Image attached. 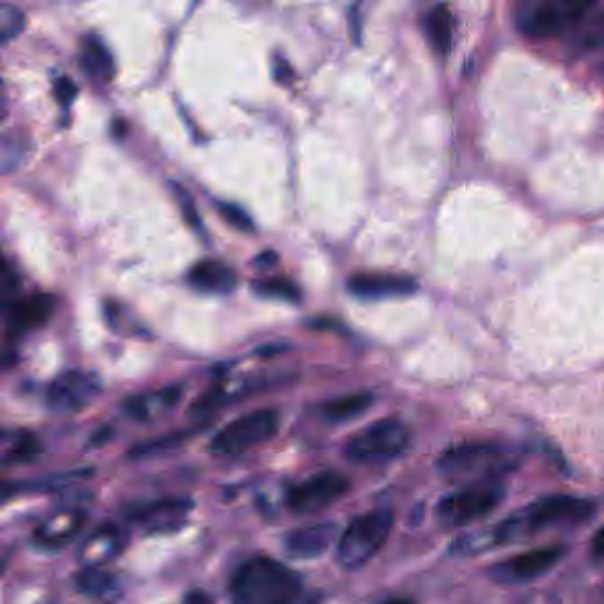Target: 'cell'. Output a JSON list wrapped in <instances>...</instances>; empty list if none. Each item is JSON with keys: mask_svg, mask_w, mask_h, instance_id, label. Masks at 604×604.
<instances>
[{"mask_svg": "<svg viewBox=\"0 0 604 604\" xmlns=\"http://www.w3.org/2000/svg\"><path fill=\"white\" fill-rule=\"evenodd\" d=\"M594 502L582 496L549 495L531 502L522 509L505 517L504 522L489 531L475 532L457 537L450 544L453 557H472L487 549L501 548L507 544L523 543L541 532L558 526H576L591 522L596 516Z\"/></svg>", "mask_w": 604, "mask_h": 604, "instance_id": "1", "label": "cell"}, {"mask_svg": "<svg viewBox=\"0 0 604 604\" xmlns=\"http://www.w3.org/2000/svg\"><path fill=\"white\" fill-rule=\"evenodd\" d=\"M229 596L232 604H301L304 580L275 558H248L232 574Z\"/></svg>", "mask_w": 604, "mask_h": 604, "instance_id": "2", "label": "cell"}, {"mask_svg": "<svg viewBox=\"0 0 604 604\" xmlns=\"http://www.w3.org/2000/svg\"><path fill=\"white\" fill-rule=\"evenodd\" d=\"M522 454L511 445L498 442H465L439 454V474L450 481L481 484L501 481L519 466Z\"/></svg>", "mask_w": 604, "mask_h": 604, "instance_id": "3", "label": "cell"}, {"mask_svg": "<svg viewBox=\"0 0 604 604\" xmlns=\"http://www.w3.org/2000/svg\"><path fill=\"white\" fill-rule=\"evenodd\" d=\"M394 519V511L388 507H379L351 519L337 544L340 567L357 571L373 561L390 537Z\"/></svg>", "mask_w": 604, "mask_h": 604, "instance_id": "4", "label": "cell"}, {"mask_svg": "<svg viewBox=\"0 0 604 604\" xmlns=\"http://www.w3.org/2000/svg\"><path fill=\"white\" fill-rule=\"evenodd\" d=\"M592 2L541 0L525 2L516 11L517 29L531 40H549L571 31L592 13Z\"/></svg>", "mask_w": 604, "mask_h": 604, "instance_id": "5", "label": "cell"}, {"mask_svg": "<svg viewBox=\"0 0 604 604\" xmlns=\"http://www.w3.org/2000/svg\"><path fill=\"white\" fill-rule=\"evenodd\" d=\"M412 444V430L396 418L374 422L351 436L344 454L355 463H387L403 456Z\"/></svg>", "mask_w": 604, "mask_h": 604, "instance_id": "6", "label": "cell"}, {"mask_svg": "<svg viewBox=\"0 0 604 604\" xmlns=\"http://www.w3.org/2000/svg\"><path fill=\"white\" fill-rule=\"evenodd\" d=\"M280 429L277 409H257L229 422L209 444L215 456H239L274 439Z\"/></svg>", "mask_w": 604, "mask_h": 604, "instance_id": "7", "label": "cell"}, {"mask_svg": "<svg viewBox=\"0 0 604 604\" xmlns=\"http://www.w3.org/2000/svg\"><path fill=\"white\" fill-rule=\"evenodd\" d=\"M507 489L502 481L472 484L444 496L436 505V517L444 528H462L492 514L505 501Z\"/></svg>", "mask_w": 604, "mask_h": 604, "instance_id": "8", "label": "cell"}, {"mask_svg": "<svg viewBox=\"0 0 604 604\" xmlns=\"http://www.w3.org/2000/svg\"><path fill=\"white\" fill-rule=\"evenodd\" d=\"M349 487L351 483L346 475L334 469L319 472L287 492V509L300 516L321 513L335 502L340 501L349 492Z\"/></svg>", "mask_w": 604, "mask_h": 604, "instance_id": "9", "label": "cell"}, {"mask_svg": "<svg viewBox=\"0 0 604 604\" xmlns=\"http://www.w3.org/2000/svg\"><path fill=\"white\" fill-rule=\"evenodd\" d=\"M564 557V546L532 549V552L519 553L516 557L496 562L487 570V576L504 587L525 585V583L543 578L544 574L561 564Z\"/></svg>", "mask_w": 604, "mask_h": 604, "instance_id": "10", "label": "cell"}, {"mask_svg": "<svg viewBox=\"0 0 604 604\" xmlns=\"http://www.w3.org/2000/svg\"><path fill=\"white\" fill-rule=\"evenodd\" d=\"M100 392L101 382L96 374L68 370L48 385L47 406L53 414H79L91 405Z\"/></svg>", "mask_w": 604, "mask_h": 604, "instance_id": "11", "label": "cell"}, {"mask_svg": "<svg viewBox=\"0 0 604 604\" xmlns=\"http://www.w3.org/2000/svg\"><path fill=\"white\" fill-rule=\"evenodd\" d=\"M191 509H194V502L170 496V498L128 505L125 517L128 522L143 526L149 532H170L179 531L185 525V519Z\"/></svg>", "mask_w": 604, "mask_h": 604, "instance_id": "12", "label": "cell"}, {"mask_svg": "<svg viewBox=\"0 0 604 604\" xmlns=\"http://www.w3.org/2000/svg\"><path fill=\"white\" fill-rule=\"evenodd\" d=\"M88 523V514L77 507H66L44 517L32 534V544L41 552L66 548Z\"/></svg>", "mask_w": 604, "mask_h": 604, "instance_id": "13", "label": "cell"}, {"mask_svg": "<svg viewBox=\"0 0 604 604\" xmlns=\"http://www.w3.org/2000/svg\"><path fill=\"white\" fill-rule=\"evenodd\" d=\"M130 543V534L118 525H103L80 543L79 557L83 567L100 570L101 565L116 561Z\"/></svg>", "mask_w": 604, "mask_h": 604, "instance_id": "14", "label": "cell"}, {"mask_svg": "<svg viewBox=\"0 0 604 604\" xmlns=\"http://www.w3.org/2000/svg\"><path fill=\"white\" fill-rule=\"evenodd\" d=\"M348 291L360 300H385L414 295L417 283L409 277L392 274H357L348 279Z\"/></svg>", "mask_w": 604, "mask_h": 604, "instance_id": "15", "label": "cell"}, {"mask_svg": "<svg viewBox=\"0 0 604 604\" xmlns=\"http://www.w3.org/2000/svg\"><path fill=\"white\" fill-rule=\"evenodd\" d=\"M181 396H184L181 387H167L161 390L137 394L122 403V412L131 420L149 424V422H157L169 415L178 406Z\"/></svg>", "mask_w": 604, "mask_h": 604, "instance_id": "16", "label": "cell"}, {"mask_svg": "<svg viewBox=\"0 0 604 604\" xmlns=\"http://www.w3.org/2000/svg\"><path fill=\"white\" fill-rule=\"evenodd\" d=\"M337 535L335 523H318V525L304 526L293 531L284 539L287 555L298 561H313L319 558L330 549Z\"/></svg>", "mask_w": 604, "mask_h": 604, "instance_id": "17", "label": "cell"}, {"mask_svg": "<svg viewBox=\"0 0 604 604\" xmlns=\"http://www.w3.org/2000/svg\"><path fill=\"white\" fill-rule=\"evenodd\" d=\"M4 309L8 313L9 337H20L48 321L53 313V300L52 296L34 295L31 298L9 301Z\"/></svg>", "mask_w": 604, "mask_h": 604, "instance_id": "18", "label": "cell"}, {"mask_svg": "<svg viewBox=\"0 0 604 604\" xmlns=\"http://www.w3.org/2000/svg\"><path fill=\"white\" fill-rule=\"evenodd\" d=\"M188 284L206 295H229L238 287V275L232 268L218 261H200L191 266Z\"/></svg>", "mask_w": 604, "mask_h": 604, "instance_id": "19", "label": "cell"}, {"mask_svg": "<svg viewBox=\"0 0 604 604\" xmlns=\"http://www.w3.org/2000/svg\"><path fill=\"white\" fill-rule=\"evenodd\" d=\"M422 27H424V34H426L430 48L438 56H448L453 50L454 32H456V22H454L450 8L439 4L429 9L422 20Z\"/></svg>", "mask_w": 604, "mask_h": 604, "instance_id": "20", "label": "cell"}, {"mask_svg": "<svg viewBox=\"0 0 604 604\" xmlns=\"http://www.w3.org/2000/svg\"><path fill=\"white\" fill-rule=\"evenodd\" d=\"M80 65L92 79L103 80V82L112 79V53L98 36L89 34L83 38L82 48H80Z\"/></svg>", "mask_w": 604, "mask_h": 604, "instance_id": "21", "label": "cell"}, {"mask_svg": "<svg viewBox=\"0 0 604 604\" xmlns=\"http://www.w3.org/2000/svg\"><path fill=\"white\" fill-rule=\"evenodd\" d=\"M374 396L370 392H355L348 396L328 400L321 406V417L330 424H344L366 414L373 406Z\"/></svg>", "mask_w": 604, "mask_h": 604, "instance_id": "22", "label": "cell"}, {"mask_svg": "<svg viewBox=\"0 0 604 604\" xmlns=\"http://www.w3.org/2000/svg\"><path fill=\"white\" fill-rule=\"evenodd\" d=\"M4 447V465H22V463H32L36 457L43 453L40 439L36 438L29 430H13L4 433L2 439Z\"/></svg>", "mask_w": 604, "mask_h": 604, "instance_id": "23", "label": "cell"}, {"mask_svg": "<svg viewBox=\"0 0 604 604\" xmlns=\"http://www.w3.org/2000/svg\"><path fill=\"white\" fill-rule=\"evenodd\" d=\"M75 588L82 596L92 597V600H113L121 591L116 576L100 570H91V567H86L82 573L77 574Z\"/></svg>", "mask_w": 604, "mask_h": 604, "instance_id": "24", "label": "cell"}, {"mask_svg": "<svg viewBox=\"0 0 604 604\" xmlns=\"http://www.w3.org/2000/svg\"><path fill=\"white\" fill-rule=\"evenodd\" d=\"M254 293L261 298H274V300L300 301V287L296 286L287 277H270V279L256 280L253 283Z\"/></svg>", "mask_w": 604, "mask_h": 604, "instance_id": "25", "label": "cell"}, {"mask_svg": "<svg viewBox=\"0 0 604 604\" xmlns=\"http://www.w3.org/2000/svg\"><path fill=\"white\" fill-rule=\"evenodd\" d=\"M88 469H79V472H68V474H59L56 475V477L43 478V481H38V483L4 486V498L8 501L9 496L18 495V493L50 492V489H57L59 486L75 483V481H79V478L88 477Z\"/></svg>", "mask_w": 604, "mask_h": 604, "instance_id": "26", "label": "cell"}, {"mask_svg": "<svg viewBox=\"0 0 604 604\" xmlns=\"http://www.w3.org/2000/svg\"><path fill=\"white\" fill-rule=\"evenodd\" d=\"M26 27V14L11 4L0 6V41L8 44L17 36L22 34Z\"/></svg>", "mask_w": 604, "mask_h": 604, "instance_id": "27", "label": "cell"}, {"mask_svg": "<svg viewBox=\"0 0 604 604\" xmlns=\"http://www.w3.org/2000/svg\"><path fill=\"white\" fill-rule=\"evenodd\" d=\"M215 206H217L218 214H220V217H222L227 224H231V226L239 229V231H254L253 218L248 217L239 206L231 205V202H222V200H217Z\"/></svg>", "mask_w": 604, "mask_h": 604, "instance_id": "28", "label": "cell"}, {"mask_svg": "<svg viewBox=\"0 0 604 604\" xmlns=\"http://www.w3.org/2000/svg\"><path fill=\"white\" fill-rule=\"evenodd\" d=\"M2 143H6L9 148H13L11 151L2 149V169H4V172H9V170L17 167L18 164L26 158V140H20L17 136H14L13 139H9V137L6 136L4 139H2Z\"/></svg>", "mask_w": 604, "mask_h": 604, "instance_id": "29", "label": "cell"}, {"mask_svg": "<svg viewBox=\"0 0 604 604\" xmlns=\"http://www.w3.org/2000/svg\"><path fill=\"white\" fill-rule=\"evenodd\" d=\"M580 47L585 48V50L604 47V14L592 20L587 31L583 32L582 38H580Z\"/></svg>", "mask_w": 604, "mask_h": 604, "instance_id": "30", "label": "cell"}, {"mask_svg": "<svg viewBox=\"0 0 604 604\" xmlns=\"http://www.w3.org/2000/svg\"><path fill=\"white\" fill-rule=\"evenodd\" d=\"M175 194L176 197H178L181 211H184L185 220H187V222L190 224L194 229L200 231V229H202V222H200L199 214H197L196 206H194V200H191V197L188 196L187 190L176 187L175 185Z\"/></svg>", "mask_w": 604, "mask_h": 604, "instance_id": "31", "label": "cell"}, {"mask_svg": "<svg viewBox=\"0 0 604 604\" xmlns=\"http://www.w3.org/2000/svg\"><path fill=\"white\" fill-rule=\"evenodd\" d=\"M53 92H56V98L62 107H68V105L73 103L75 96H77V86H75L73 80L68 79V77H59V79L53 82Z\"/></svg>", "mask_w": 604, "mask_h": 604, "instance_id": "32", "label": "cell"}, {"mask_svg": "<svg viewBox=\"0 0 604 604\" xmlns=\"http://www.w3.org/2000/svg\"><path fill=\"white\" fill-rule=\"evenodd\" d=\"M2 296H4V305L8 304L9 296H13L14 291L18 289V277L11 268H9L8 263H4L2 266Z\"/></svg>", "mask_w": 604, "mask_h": 604, "instance_id": "33", "label": "cell"}, {"mask_svg": "<svg viewBox=\"0 0 604 604\" xmlns=\"http://www.w3.org/2000/svg\"><path fill=\"white\" fill-rule=\"evenodd\" d=\"M591 558L594 562H604V525L592 537Z\"/></svg>", "mask_w": 604, "mask_h": 604, "instance_id": "34", "label": "cell"}, {"mask_svg": "<svg viewBox=\"0 0 604 604\" xmlns=\"http://www.w3.org/2000/svg\"><path fill=\"white\" fill-rule=\"evenodd\" d=\"M185 604H214V600L202 591H194L185 597Z\"/></svg>", "mask_w": 604, "mask_h": 604, "instance_id": "35", "label": "cell"}, {"mask_svg": "<svg viewBox=\"0 0 604 604\" xmlns=\"http://www.w3.org/2000/svg\"><path fill=\"white\" fill-rule=\"evenodd\" d=\"M277 263V254L275 253H265L261 256L257 257L254 265L259 266V268H270Z\"/></svg>", "mask_w": 604, "mask_h": 604, "instance_id": "36", "label": "cell"}, {"mask_svg": "<svg viewBox=\"0 0 604 604\" xmlns=\"http://www.w3.org/2000/svg\"><path fill=\"white\" fill-rule=\"evenodd\" d=\"M379 604H415L414 600L403 596L388 597V600L382 601Z\"/></svg>", "mask_w": 604, "mask_h": 604, "instance_id": "37", "label": "cell"}]
</instances>
